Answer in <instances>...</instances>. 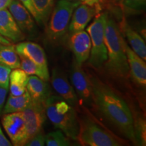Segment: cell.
Instances as JSON below:
<instances>
[{"mask_svg":"<svg viewBox=\"0 0 146 146\" xmlns=\"http://www.w3.org/2000/svg\"><path fill=\"white\" fill-rule=\"evenodd\" d=\"M15 49L19 56H23L29 58L39 66L44 72L50 73L46 55L41 45L33 42L23 41L15 45Z\"/></svg>","mask_w":146,"mask_h":146,"instance_id":"12","label":"cell"},{"mask_svg":"<svg viewBox=\"0 0 146 146\" xmlns=\"http://www.w3.org/2000/svg\"><path fill=\"white\" fill-rule=\"evenodd\" d=\"M11 71L12 69L10 67L0 64V87L8 89Z\"/></svg>","mask_w":146,"mask_h":146,"instance_id":"27","label":"cell"},{"mask_svg":"<svg viewBox=\"0 0 146 146\" xmlns=\"http://www.w3.org/2000/svg\"><path fill=\"white\" fill-rule=\"evenodd\" d=\"M31 2L37 16L36 22L45 25L54 8L55 0H31Z\"/></svg>","mask_w":146,"mask_h":146,"instance_id":"22","label":"cell"},{"mask_svg":"<svg viewBox=\"0 0 146 146\" xmlns=\"http://www.w3.org/2000/svg\"><path fill=\"white\" fill-rule=\"evenodd\" d=\"M77 140L83 145L119 146L123 144V140L88 117H82L80 120Z\"/></svg>","mask_w":146,"mask_h":146,"instance_id":"5","label":"cell"},{"mask_svg":"<svg viewBox=\"0 0 146 146\" xmlns=\"http://www.w3.org/2000/svg\"><path fill=\"white\" fill-rule=\"evenodd\" d=\"M45 145L47 146H69L72 144L70 138L59 129L49 133L45 135Z\"/></svg>","mask_w":146,"mask_h":146,"instance_id":"24","label":"cell"},{"mask_svg":"<svg viewBox=\"0 0 146 146\" xmlns=\"http://www.w3.org/2000/svg\"><path fill=\"white\" fill-rule=\"evenodd\" d=\"M100 0H83V2L85 4H87L90 6H94V5H96L99 4Z\"/></svg>","mask_w":146,"mask_h":146,"instance_id":"33","label":"cell"},{"mask_svg":"<svg viewBox=\"0 0 146 146\" xmlns=\"http://www.w3.org/2000/svg\"><path fill=\"white\" fill-rule=\"evenodd\" d=\"M129 12H138L145 8L146 0H112Z\"/></svg>","mask_w":146,"mask_h":146,"instance_id":"25","label":"cell"},{"mask_svg":"<svg viewBox=\"0 0 146 146\" xmlns=\"http://www.w3.org/2000/svg\"><path fill=\"white\" fill-rule=\"evenodd\" d=\"M44 106L46 116L54 127L70 139H77L79 122L74 108L61 97L54 95H50Z\"/></svg>","mask_w":146,"mask_h":146,"instance_id":"3","label":"cell"},{"mask_svg":"<svg viewBox=\"0 0 146 146\" xmlns=\"http://www.w3.org/2000/svg\"><path fill=\"white\" fill-rule=\"evenodd\" d=\"M3 127L12 145L23 146L27 143L26 122L22 112L4 114L1 120Z\"/></svg>","mask_w":146,"mask_h":146,"instance_id":"7","label":"cell"},{"mask_svg":"<svg viewBox=\"0 0 146 146\" xmlns=\"http://www.w3.org/2000/svg\"><path fill=\"white\" fill-rule=\"evenodd\" d=\"M105 43L108 54L106 62L107 70L114 77H127L129 68L125 52V41L121 35L118 25L109 16L106 25Z\"/></svg>","mask_w":146,"mask_h":146,"instance_id":"2","label":"cell"},{"mask_svg":"<svg viewBox=\"0 0 146 146\" xmlns=\"http://www.w3.org/2000/svg\"><path fill=\"white\" fill-rule=\"evenodd\" d=\"M0 64L7 66L11 69L20 68L21 60L14 45H0Z\"/></svg>","mask_w":146,"mask_h":146,"instance_id":"21","label":"cell"},{"mask_svg":"<svg viewBox=\"0 0 146 146\" xmlns=\"http://www.w3.org/2000/svg\"><path fill=\"white\" fill-rule=\"evenodd\" d=\"M12 44L10 40L3 36L1 35H0V45H10Z\"/></svg>","mask_w":146,"mask_h":146,"instance_id":"34","label":"cell"},{"mask_svg":"<svg viewBox=\"0 0 146 146\" xmlns=\"http://www.w3.org/2000/svg\"><path fill=\"white\" fill-rule=\"evenodd\" d=\"M0 35L13 42L22 41L25 38L24 33L6 8L0 10Z\"/></svg>","mask_w":146,"mask_h":146,"instance_id":"16","label":"cell"},{"mask_svg":"<svg viewBox=\"0 0 146 146\" xmlns=\"http://www.w3.org/2000/svg\"><path fill=\"white\" fill-rule=\"evenodd\" d=\"M8 8L22 31L28 34L35 32V23L32 15L19 0H12Z\"/></svg>","mask_w":146,"mask_h":146,"instance_id":"14","label":"cell"},{"mask_svg":"<svg viewBox=\"0 0 146 146\" xmlns=\"http://www.w3.org/2000/svg\"><path fill=\"white\" fill-rule=\"evenodd\" d=\"M19 1L26 7V8L29 11V12L33 17L35 19V21H37V16H36V12L33 8V5L32 4L31 0H19Z\"/></svg>","mask_w":146,"mask_h":146,"instance_id":"29","label":"cell"},{"mask_svg":"<svg viewBox=\"0 0 146 146\" xmlns=\"http://www.w3.org/2000/svg\"><path fill=\"white\" fill-rule=\"evenodd\" d=\"M99 5L90 6L87 4H79L75 8L69 24L68 31L70 34L84 30L92 18L98 13Z\"/></svg>","mask_w":146,"mask_h":146,"instance_id":"13","label":"cell"},{"mask_svg":"<svg viewBox=\"0 0 146 146\" xmlns=\"http://www.w3.org/2000/svg\"><path fill=\"white\" fill-rule=\"evenodd\" d=\"M22 112L26 122L27 139L29 140L42 130L47 117L44 104L32 100L29 106Z\"/></svg>","mask_w":146,"mask_h":146,"instance_id":"9","label":"cell"},{"mask_svg":"<svg viewBox=\"0 0 146 146\" xmlns=\"http://www.w3.org/2000/svg\"><path fill=\"white\" fill-rule=\"evenodd\" d=\"M91 80L93 102L98 111L120 133L135 142L134 120L127 102L99 79L93 78Z\"/></svg>","mask_w":146,"mask_h":146,"instance_id":"1","label":"cell"},{"mask_svg":"<svg viewBox=\"0 0 146 146\" xmlns=\"http://www.w3.org/2000/svg\"><path fill=\"white\" fill-rule=\"evenodd\" d=\"M12 0H0V10L7 8Z\"/></svg>","mask_w":146,"mask_h":146,"instance_id":"32","label":"cell"},{"mask_svg":"<svg viewBox=\"0 0 146 146\" xmlns=\"http://www.w3.org/2000/svg\"><path fill=\"white\" fill-rule=\"evenodd\" d=\"M28 80V74L20 68L11 71L9 82L10 95L18 96L24 94L27 90Z\"/></svg>","mask_w":146,"mask_h":146,"instance_id":"19","label":"cell"},{"mask_svg":"<svg viewBox=\"0 0 146 146\" xmlns=\"http://www.w3.org/2000/svg\"><path fill=\"white\" fill-rule=\"evenodd\" d=\"M70 50L78 64L82 65L89 59L91 49V38L88 33L81 31L70 34L68 40Z\"/></svg>","mask_w":146,"mask_h":146,"instance_id":"11","label":"cell"},{"mask_svg":"<svg viewBox=\"0 0 146 146\" xmlns=\"http://www.w3.org/2000/svg\"><path fill=\"white\" fill-rule=\"evenodd\" d=\"M31 101L30 95L27 90L21 96H14L10 95L3 106L2 114L22 112L29 106Z\"/></svg>","mask_w":146,"mask_h":146,"instance_id":"20","label":"cell"},{"mask_svg":"<svg viewBox=\"0 0 146 146\" xmlns=\"http://www.w3.org/2000/svg\"><path fill=\"white\" fill-rule=\"evenodd\" d=\"M81 2L69 0H59L53 9L47 27L46 36L52 44H58L62 41L68 31L69 24L73 12Z\"/></svg>","mask_w":146,"mask_h":146,"instance_id":"4","label":"cell"},{"mask_svg":"<svg viewBox=\"0 0 146 146\" xmlns=\"http://www.w3.org/2000/svg\"><path fill=\"white\" fill-rule=\"evenodd\" d=\"M125 48L131 77L136 84L142 87H145L146 85L145 61L135 53L126 42Z\"/></svg>","mask_w":146,"mask_h":146,"instance_id":"15","label":"cell"},{"mask_svg":"<svg viewBox=\"0 0 146 146\" xmlns=\"http://www.w3.org/2000/svg\"><path fill=\"white\" fill-rule=\"evenodd\" d=\"M12 144L7 139L6 137L3 133L1 128L0 127V146H11Z\"/></svg>","mask_w":146,"mask_h":146,"instance_id":"31","label":"cell"},{"mask_svg":"<svg viewBox=\"0 0 146 146\" xmlns=\"http://www.w3.org/2000/svg\"><path fill=\"white\" fill-rule=\"evenodd\" d=\"M135 143L138 145H145V122L139 118L137 122H133Z\"/></svg>","mask_w":146,"mask_h":146,"instance_id":"26","label":"cell"},{"mask_svg":"<svg viewBox=\"0 0 146 146\" xmlns=\"http://www.w3.org/2000/svg\"><path fill=\"white\" fill-rule=\"evenodd\" d=\"M123 30L127 36L128 42L131 46V49L135 53L141 58L144 61L146 60V45L145 42L139 34L135 31L126 22L122 24Z\"/></svg>","mask_w":146,"mask_h":146,"instance_id":"18","label":"cell"},{"mask_svg":"<svg viewBox=\"0 0 146 146\" xmlns=\"http://www.w3.org/2000/svg\"><path fill=\"white\" fill-rule=\"evenodd\" d=\"M108 16V14L106 12L99 14L87 29L91 41L89 63L96 68H101L108 59L105 43V29Z\"/></svg>","mask_w":146,"mask_h":146,"instance_id":"6","label":"cell"},{"mask_svg":"<svg viewBox=\"0 0 146 146\" xmlns=\"http://www.w3.org/2000/svg\"><path fill=\"white\" fill-rule=\"evenodd\" d=\"M21 60V66L20 68L25 71L28 75H35L39 76L45 81L50 79V73H46L42 70L41 67L38 66L30 59L25 56H19Z\"/></svg>","mask_w":146,"mask_h":146,"instance_id":"23","label":"cell"},{"mask_svg":"<svg viewBox=\"0 0 146 146\" xmlns=\"http://www.w3.org/2000/svg\"><path fill=\"white\" fill-rule=\"evenodd\" d=\"M47 82L37 76L30 75L29 76L27 91L32 100L45 104L51 95L50 86Z\"/></svg>","mask_w":146,"mask_h":146,"instance_id":"17","label":"cell"},{"mask_svg":"<svg viewBox=\"0 0 146 146\" xmlns=\"http://www.w3.org/2000/svg\"><path fill=\"white\" fill-rule=\"evenodd\" d=\"M51 82L58 96L68 102L72 107L75 108L77 106L78 102L77 95L62 70L58 68L53 69Z\"/></svg>","mask_w":146,"mask_h":146,"instance_id":"10","label":"cell"},{"mask_svg":"<svg viewBox=\"0 0 146 146\" xmlns=\"http://www.w3.org/2000/svg\"><path fill=\"white\" fill-rule=\"evenodd\" d=\"M69 1H73V2H81V3H82V2H83V0H69Z\"/></svg>","mask_w":146,"mask_h":146,"instance_id":"35","label":"cell"},{"mask_svg":"<svg viewBox=\"0 0 146 146\" xmlns=\"http://www.w3.org/2000/svg\"><path fill=\"white\" fill-rule=\"evenodd\" d=\"M81 66L76 62L74 58H73L70 72L71 81L76 95L83 104L91 105L93 103L92 83Z\"/></svg>","mask_w":146,"mask_h":146,"instance_id":"8","label":"cell"},{"mask_svg":"<svg viewBox=\"0 0 146 146\" xmlns=\"http://www.w3.org/2000/svg\"><path fill=\"white\" fill-rule=\"evenodd\" d=\"M8 89L0 87V116L2 114L3 106H4L5 99H6Z\"/></svg>","mask_w":146,"mask_h":146,"instance_id":"30","label":"cell"},{"mask_svg":"<svg viewBox=\"0 0 146 146\" xmlns=\"http://www.w3.org/2000/svg\"><path fill=\"white\" fill-rule=\"evenodd\" d=\"M45 145V135L41 131L36 133L29 139L25 145L26 146H43Z\"/></svg>","mask_w":146,"mask_h":146,"instance_id":"28","label":"cell"}]
</instances>
